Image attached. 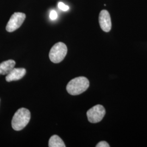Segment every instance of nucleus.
Returning <instances> with one entry per match:
<instances>
[{
    "mask_svg": "<svg viewBox=\"0 0 147 147\" xmlns=\"http://www.w3.org/2000/svg\"><path fill=\"white\" fill-rule=\"evenodd\" d=\"M31 119L30 111L25 108L19 109L11 121V126L16 131H20L26 126Z\"/></svg>",
    "mask_w": 147,
    "mask_h": 147,
    "instance_id": "obj_1",
    "label": "nucleus"
},
{
    "mask_svg": "<svg viewBox=\"0 0 147 147\" xmlns=\"http://www.w3.org/2000/svg\"><path fill=\"white\" fill-rule=\"evenodd\" d=\"M89 82L84 76H80L72 79L67 86V90L69 94L72 95L82 94L88 88Z\"/></svg>",
    "mask_w": 147,
    "mask_h": 147,
    "instance_id": "obj_2",
    "label": "nucleus"
},
{
    "mask_svg": "<svg viewBox=\"0 0 147 147\" xmlns=\"http://www.w3.org/2000/svg\"><path fill=\"white\" fill-rule=\"evenodd\" d=\"M67 51V47L65 44L62 42H57L53 46L50 51V59L53 63H60L66 56Z\"/></svg>",
    "mask_w": 147,
    "mask_h": 147,
    "instance_id": "obj_3",
    "label": "nucleus"
},
{
    "mask_svg": "<svg viewBox=\"0 0 147 147\" xmlns=\"http://www.w3.org/2000/svg\"><path fill=\"white\" fill-rule=\"evenodd\" d=\"M26 15L20 12L14 13L8 22L5 29L8 32H13L18 29L25 20Z\"/></svg>",
    "mask_w": 147,
    "mask_h": 147,
    "instance_id": "obj_4",
    "label": "nucleus"
},
{
    "mask_svg": "<svg viewBox=\"0 0 147 147\" xmlns=\"http://www.w3.org/2000/svg\"><path fill=\"white\" fill-rule=\"evenodd\" d=\"M105 108L101 105H95L90 109L87 112L88 120L92 123L100 122L105 116Z\"/></svg>",
    "mask_w": 147,
    "mask_h": 147,
    "instance_id": "obj_5",
    "label": "nucleus"
},
{
    "mask_svg": "<svg viewBox=\"0 0 147 147\" xmlns=\"http://www.w3.org/2000/svg\"><path fill=\"white\" fill-rule=\"evenodd\" d=\"M99 21L100 27L105 32L110 31L112 27L111 16L108 11L102 10L101 11L99 16Z\"/></svg>",
    "mask_w": 147,
    "mask_h": 147,
    "instance_id": "obj_6",
    "label": "nucleus"
},
{
    "mask_svg": "<svg viewBox=\"0 0 147 147\" xmlns=\"http://www.w3.org/2000/svg\"><path fill=\"white\" fill-rule=\"evenodd\" d=\"M26 70L25 68H14L5 77V80L7 82L17 81L22 79L26 74Z\"/></svg>",
    "mask_w": 147,
    "mask_h": 147,
    "instance_id": "obj_7",
    "label": "nucleus"
},
{
    "mask_svg": "<svg viewBox=\"0 0 147 147\" xmlns=\"http://www.w3.org/2000/svg\"><path fill=\"white\" fill-rule=\"evenodd\" d=\"M16 62L9 59L0 63V75H7L15 67Z\"/></svg>",
    "mask_w": 147,
    "mask_h": 147,
    "instance_id": "obj_8",
    "label": "nucleus"
},
{
    "mask_svg": "<svg viewBox=\"0 0 147 147\" xmlns=\"http://www.w3.org/2000/svg\"><path fill=\"white\" fill-rule=\"evenodd\" d=\"M49 147H65V145L63 140L59 137L57 135H53L49 140Z\"/></svg>",
    "mask_w": 147,
    "mask_h": 147,
    "instance_id": "obj_9",
    "label": "nucleus"
},
{
    "mask_svg": "<svg viewBox=\"0 0 147 147\" xmlns=\"http://www.w3.org/2000/svg\"><path fill=\"white\" fill-rule=\"evenodd\" d=\"M58 8L61 9L62 11H68L69 9L68 5H65L64 3H63V2H59L58 3Z\"/></svg>",
    "mask_w": 147,
    "mask_h": 147,
    "instance_id": "obj_10",
    "label": "nucleus"
},
{
    "mask_svg": "<svg viewBox=\"0 0 147 147\" xmlns=\"http://www.w3.org/2000/svg\"><path fill=\"white\" fill-rule=\"evenodd\" d=\"M58 16L57 15V13L56 12V11H55V10H52V11H50V18L51 20H55L57 19Z\"/></svg>",
    "mask_w": 147,
    "mask_h": 147,
    "instance_id": "obj_11",
    "label": "nucleus"
},
{
    "mask_svg": "<svg viewBox=\"0 0 147 147\" xmlns=\"http://www.w3.org/2000/svg\"><path fill=\"white\" fill-rule=\"evenodd\" d=\"M96 147H109L110 145L106 141H101L96 146Z\"/></svg>",
    "mask_w": 147,
    "mask_h": 147,
    "instance_id": "obj_12",
    "label": "nucleus"
}]
</instances>
